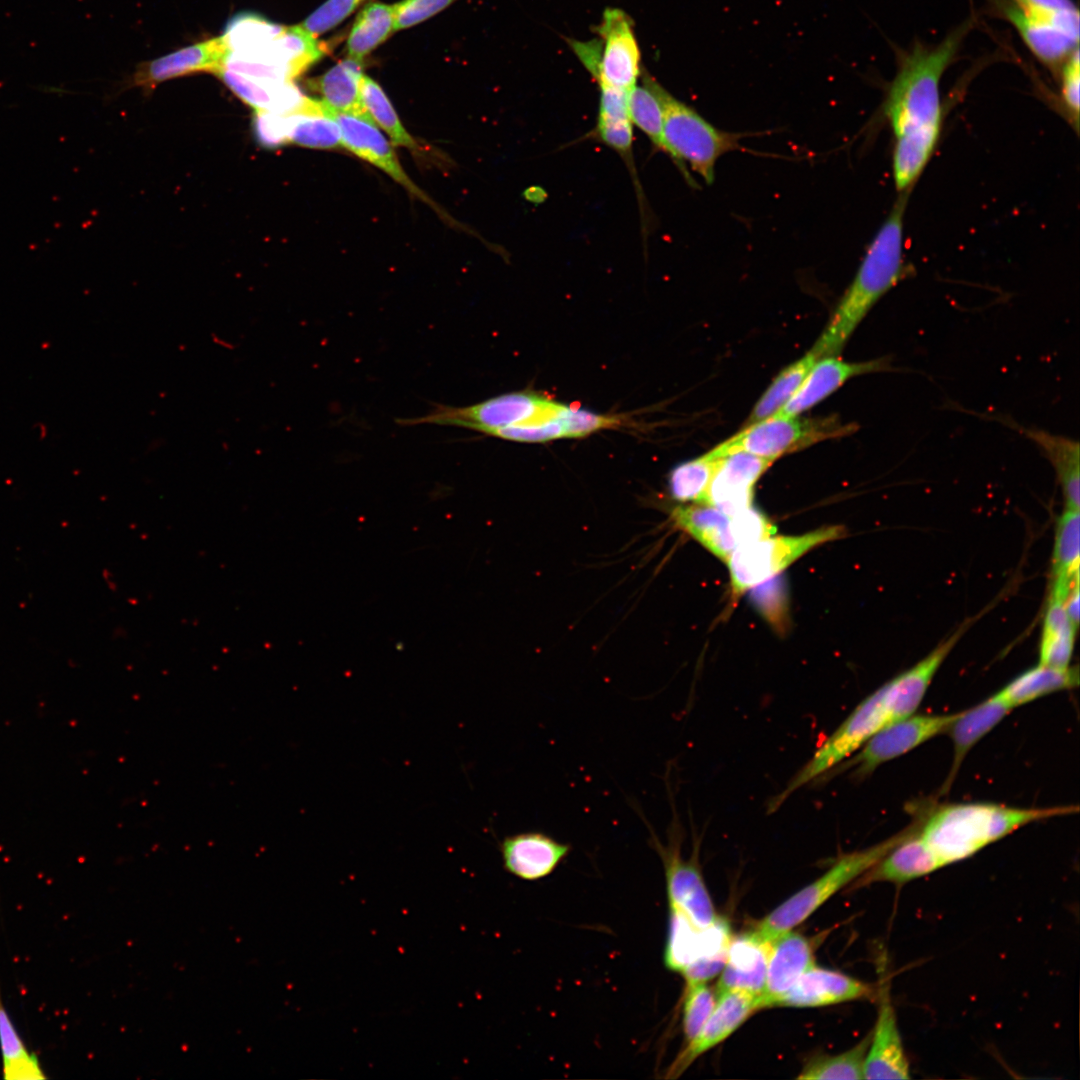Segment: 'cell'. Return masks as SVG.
<instances>
[{
  "instance_id": "6da1fadb",
  "label": "cell",
  "mask_w": 1080,
  "mask_h": 1080,
  "mask_svg": "<svg viewBox=\"0 0 1080 1080\" xmlns=\"http://www.w3.org/2000/svg\"><path fill=\"white\" fill-rule=\"evenodd\" d=\"M969 23L935 45L916 43L899 60L884 113L894 136L892 171L898 193L912 191L933 156L943 125L940 84Z\"/></svg>"
},
{
  "instance_id": "7a4b0ae2",
  "label": "cell",
  "mask_w": 1080,
  "mask_h": 1080,
  "mask_svg": "<svg viewBox=\"0 0 1080 1080\" xmlns=\"http://www.w3.org/2000/svg\"><path fill=\"white\" fill-rule=\"evenodd\" d=\"M909 195L898 193L854 279L811 349L818 358L837 356L870 309L906 277L903 228Z\"/></svg>"
},
{
  "instance_id": "3957f363",
  "label": "cell",
  "mask_w": 1080,
  "mask_h": 1080,
  "mask_svg": "<svg viewBox=\"0 0 1080 1080\" xmlns=\"http://www.w3.org/2000/svg\"><path fill=\"white\" fill-rule=\"evenodd\" d=\"M1077 810L1074 806L1015 808L994 803L943 804L927 815L917 834L944 867L973 856L1029 823Z\"/></svg>"
},
{
  "instance_id": "277c9868",
  "label": "cell",
  "mask_w": 1080,
  "mask_h": 1080,
  "mask_svg": "<svg viewBox=\"0 0 1080 1080\" xmlns=\"http://www.w3.org/2000/svg\"><path fill=\"white\" fill-rule=\"evenodd\" d=\"M642 76L657 95L663 111L665 153L692 182L685 162L707 184L714 181L715 164L727 152L739 148L740 134L720 130L693 108L678 100L648 73Z\"/></svg>"
},
{
  "instance_id": "5b68a950",
  "label": "cell",
  "mask_w": 1080,
  "mask_h": 1080,
  "mask_svg": "<svg viewBox=\"0 0 1080 1080\" xmlns=\"http://www.w3.org/2000/svg\"><path fill=\"white\" fill-rule=\"evenodd\" d=\"M914 830L915 827H912L873 846L842 855L823 875L765 916L756 927V932L764 939L773 941L781 934L792 930L804 922L831 896L871 868Z\"/></svg>"
},
{
  "instance_id": "8992f818",
  "label": "cell",
  "mask_w": 1080,
  "mask_h": 1080,
  "mask_svg": "<svg viewBox=\"0 0 1080 1080\" xmlns=\"http://www.w3.org/2000/svg\"><path fill=\"white\" fill-rule=\"evenodd\" d=\"M569 407L534 393L500 395L463 407L436 404L423 416L399 419L403 426L433 424L467 428L491 435L513 425H537L560 418Z\"/></svg>"
},
{
  "instance_id": "52a82bcc",
  "label": "cell",
  "mask_w": 1080,
  "mask_h": 1080,
  "mask_svg": "<svg viewBox=\"0 0 1080 1080\" xmlns=\"http://www.w3.org/2000/svg\"><path fill=\"white\" fill-rule=\"evenodd\" d=\"M856 430L837 416L802 418L771 416L747 425L739 433L720 443L709 452L715 459L735 452H747L758 457L777 458L818 442L847 436Z\"/></svg>"
},
{
  "instance_id": "ba28073f",
  "label": "cell",
  "mask_w": 1080,
  "mask_h": 1080,
  "mask_svg": "<svg viewBox=\"0 0 1080 1080\" xmlns=\"http://www.w3.org/2000/svg\"><path fill=\"white\" fill-rule=\"evenodd\" d=\"M843 533L840 526H830L798 536L771 535L737 546L726 562L733 595L737 597L777 576L809 550L836 540Z\"/></svg>"
},
{
  "instance_id": "9c48e42d",
  "label": "cell",
  "mask_w": 1080,
  "mask_h": 1080,
  "mask_svg": "<svg viewBox=\"0 0 1080 1080\" xmlns=\"http://www.w3.org/2000/svg\"><path fill=\"white\" fill-rule=\"evenodd\" d=\"M647 827L651 834L649 842L664 866L670 908L680 912L697 928L709 926L718 916L698 865V841L694 840L692 857L684 859L681 854L684 831L675 812L667 831L666 844L660 841L649 825Z\"/></svg>"
},
{
  "instance_id": "30bf717a",
  "label": "cell",
  "mask_w": 1080,
  "mask_h": 1080,
  "mask_svg": "<svg viewBox=\"0 0 1080 1080\" xmlns=\"http://www.w3.org/2000/svg\"><path fill=\"white\" fill-rule=\"evenodd\" d=\"M960 712L938 715H910L891 722L874 734L846 763L852 776L863 779L877 767L893 760L931 738L947 732Z\"/></svg>"
},
{
  "instance_id": "8fae6325",
  "label": "cell",
  "mask_w": 1080,
  "mask_h": 1080,
  "mask_svg": "<svg viewBox=\"0 0 1080 1080\" xmlns=\"http://www.w3.org/2000/svg\"><path fill=\"white\" fill-rule=\"evenodd\" d=\"M597 32L602 42L599 64L592 76L599 85L630 91L641 75V54L632 19L621 9L607 8Z\"/></svg>"
},
{
  "instance_id": "7c38bea8",
  "label": "cell",
  "mask_w": 1080,
  "mask_h": 1080,
  "mask_svg": "<svg viewBox=\"0 0 1080 1080\" xmlns=\"http://www.w3.org/2000/svg\"><path fill=\"white\" fill-rule=\"evenodd\" d=\"M321 112L324 117L330 118L338 124L342 146L361 159L383 170L412 195L438 210L433 201L405 173L391 144L371 118L333 111L325 106L322 101Z\"/></svg>"
},
{
  "instance_id": "4fadbf2b",
  "label": "cell",
  "mask_w": 1080,
  "mask_h": 1080,
  "mask_svg": "<svg viewBox=\"0 0 1080 1080\" xmlns=\"http://www.w3.org/2000/svg\"><path fill=\"white\" fill-rule=\"evenodd\" d=\"M762 1009L761 995L744 990H726L717 994L715 1007L698 1035L686 1043L667 1077L683 1073L701 1054L728 1038L753 1013Z\"/></svg>"
},
{
  "instance_id": "5bb4252c",
  "label": "cell",
  "mask_w": 1080,
  "mask_h": 1080,
  "mask_svg": "<svg viewBox=\"0 0 1080 1080\" xmlns=\"http://www.w3.org/2000/svg\"><path fill=\"white\" fill-rule=\"evenodd\" d=\"M877 989L878 1014L870 1032L864 1079H910V1063L901 1037L889 986Z\"/></svg>"
},
{
  "instance_id": "9a60e30c",
  "label": "cell",
  "mask_w": 1080,
  "mask_h": 1080,
  "mask_svg": "<svg viewBox=\"0 0 1080 1080\" xmlns=\"http://www.w3.org/2000/svg\"><path fill=\"white\" fill-rule=\"evenodd\" d=\"M773 462L742 451L721 458L704 504L729 516L748 509L751 507L755 483Z\"/></svg>"
},
{
  "instance_id": "2e32d148",
  "label": "cell",
  "mask_w": 1080,
  "mask_h": 1080,
  "mask_svg": "<svg viewBox=\"0 0 1080 1080\" xmlns=\"http://www.w3.org/2000/svg\"><path fill=\"white\" fill-rule=\"evenodd\" d=\"M877 988L841 972L811 967L772 1007H821L843 1002L875 1000Z\"/></svg>"
},
{
  "instance_id": "e0dca14e",
  "label": "cell",
  "mask_w": 1080,
  "mask_h": 1080,
  "mask_svg": "<svg viewBox=\"0 0 1080 1080\" xmlns=\"http://www.w3.org/2000/svg\"><path fill=\"white\" fill-rule=\"evenodd\" d=\"M890 368L888 357L865 362H846L836 356L819 358L793 397L772 416H798L824 400L850 378Z\"/></svg>"
},
{
  "instance_id": "ac0fdd59",
  "label": "cell",
  "mask_w": 1080,
  "mask_h": 1080,
  "mask_svg": "<svg viewBox=\"0 0 1080 1080\" xmlns=\"http://www.w3.org/2000/svg\"><path fill=\"white\" fill-rule=\"evenodd\" d=\"M504 869L522 880L547 877L569 855L571 846L541 831L503 838L499 845Z\"/></svg>"
},
{
  "instance_id": "d6986e66",
  "label": "cell",
  "mask_w": 1080,
  "mask_h": 1080,
  "mask_svg": "<svg viewBox=\"0 0 1080 1080\" xmlns=\"http://www.w3.org/2000/svg\"><path fill=\"white\" fill-rule=\"evenodd\" d=\"M999 15L1014 27L1025 46L1039 62L1058 70L1079 47V35L1045 18L1026 14L1006 0H996Z\"/></svg>"
},
{
  "instance_id": "ffe728a7",
  "label": "cell",
  "mask_w": 1080,
  "mask_h": 1080,
  "mask_svg": "<svg viewBox=\"0 0 1080 1080\" xmlns=\"http://www.w3.org/2000/svg\"><path fill=\"white\" fill-rule=\"evenodd\" d=\"M942 867L941 861L915 828L907 838L853 881L850 888H862L879 882L901 886Z\"/></svg>"
},
{
  "instance_id": "44dd1931",
  "label": "cell",
  "mask_w": 1080,
  "mask_h": 1080,
  "mask_svg": "<svg viewBox=\"0 0 1080 1080\" xmlns=\"http://www.w3.org/2000/svg\"><path fill=\"white\" fill-rule=\"evenodd\" d=\"M969 624L967 620L917 664L887 682L889 723L916 712L937 670Z\"/></svg>"
},
{
  "instance_id": "7402d4cb",
  "label": "cell",
  "mask_w": 1080,
  "mask_h": 1080,
  "mask_svg": "<svg viewBox=\"0 0 1080 1080\" xmlns=\"http://www.w3.org/2000/svg\"><path fill=\"white\" fill-rule=\"evenodd\" d=\"M771 946L772 941L764 939L756 930L731 939L717 994L736 989L761 995Z\"/></svg>"
},
{
  "instance_id": "603a6c76",
  "label": "cell",
  "mask_w": 1080,
  "mask_h": 1080,
  "mask_svg": "<svg viewBox=\"0 0 1080 1080\" xmlns=\"http://www.w3.org/2000/svg\"><path fill=\"white\" fill-rule=\"evenodd\" d=\"M814 965L813 948L808 938L792 930L775 938L761 993L762 1008H771L774 1001Z\"/></svg>"
},
{
  "instance_id": "cb8c5ba5",
  "label": "cell",
  "mask_w": 1080,
  "mask_h": 1080,
  "mask_svg": "<svg viewBox=\"0 0 1080 1080\" xmlns=\"http://www.w3.org/2000/svg\"><path fill=\"white\" fill-rule=\"evenodd\" d=\"M226 53L227 48L221 37L198 42L141 65L135 81L139 85L152 87L193 72L217 74L223 68Z\"/></svg>"
},
{
  "instance_id": "d4e9b609",
  "label": "cell",
  "mask_w": 1080,
  "mask_h": 1080,
  "mask_svg": "<svg viewBox=\"0 0 1080 1080\" xmlns=\"http://www.w3.org/2000/svg\"><path fill=\"white\" fill-rule=\"evenodd\" d=\"M670 514L676 527L724 562L738 546L732 517L711 505H679Z\"/></svg>"
},
{
  "instance_id": "484cf974",
  "label": "cell",
  "mask_w": 1080,
  "mask_h": 1080,
  "mask_svg": "<svg viewBox=\"0 0 1080 1080\" xmlns=\"http://www.w3.org/2000/svg\"><path fill=\"white\" fill-rule=\"evenodd\" d=\"M216 75L255 111L298 114L304 111L308 100V97L302 95L290 82L260 80L225 68Z\"/></svg>"
},
{
  "instance_id": "4316f807",
  "label": "cell",
  "mask_w": 1080,
  "mask_h": 1080,
  "mask_svg": "<svg viewBox=\"0 0 1080 1080\" xmlns=\"http://www.w3.org/2000/svg\"><path fill=\"white\" fill-rule=\"evenodd\" d=\"M1005 424L1032 440L1053 465L1063 490L1065 509L1079 510L1080 453L1077 440L1038 428L1021 426L1013 421Z\"/></svg>"
},
{
  "instance_id": "83f0119b",
  "label": "cell",
  "mask_w": 1080,
  "mask_h": 1080,
  "mask_svg": "<svg viewBox=\"0 0 1080 1080\" xmlns=\"http://www.w3.org/2000/svg\"><path fill=\"white\" fill-rule=\"evenodd\" d=\"M1011 710L1012 708L994 694L969 710L959 713L946 732L950 735L953 744V761L943 785V791L951 787L964 758L972 747Z\"/></svg>"
},
{
  "instance_id": "f1b7e54d",
  "label": "cell",
  "mask_w": 1080,
  "mask_h": 1080,
  "mask_svg": "<svg viewBox=\"0 0 1080 1080\" xmlns=\"http://www.w3.org/2000/svg\"><path fill=\"white\" fill-rule=\"evenodd\" d=\"M1079 510L1065 509L1056 524L1049 598L1065 601L1079 584Z\"/></svg>"
},
{
  "instance_id": "f546056e",
  "label": "cell",
  "mask_w": 1080,
  "mask_h": 1080,
  "mask_svg": "<svg viewBox=\"0 0 1080 1080\" xmlns=\"http://www.w3.org/2000/svg\"><path fill=\"white\" fill-rule=\"evenodd\" d=\"M362 63L346 58L313 79L311 86L322 96L329 109L370 118L361 98Z\"/></svg>"
},
{
  "instance_id": "4dcf8cb0",
  "label": "cell",
  "mask_w": 1080,
  "mask_h": 1080,
  "mask_svg": "<svg viewBox=\"0 0 1080 1080\" xmlns=\"http://www.w3.org/2000/svg\"><path fill=\"white\" fill-rule=\"evenodd\" d=\"M1078 684L1077 667L1055 668L1038 664L1009 682L996 696L1013 709L1048 694L1077 687Z\"/></svg>"
},
{
  "instance_id": "1f68e13d",
  "label": "cell",
  "mask_w": 1080,
  "mask_h": 1080,
  "mask_svg": "<svg viewBox=\"0 0 1080 1080\" xmlns=\"http://www.w3.org/2000/svg\"><path fill=\"white\" fill-rule=\"evenodd\" d=\"M394 31V7L370 1L358 13L347 38V58L363 63Z\"/></svg>"
},
{
  "instance_id": "d6a6232c",
  "label": "cell",
  "mask_w": 1080,
  "mask_h": 1080,
  "mask_svg": "<svg viewBox=\"0 0 1080 1080\" xmlns=\"http://www.w3.org/2000/svg\"><path fill=\"white\" fill-rule=\"evenodd\" d=\"M1065 601L1049 598L1040 640L1039 664L1067 668L1073 654L1077 627L1070 620Z\"/></svg>"
},
{
  "instance_id": "836d02e7",
  "label": "cell",
  "mask_w": 1080,
  "mask_h": 1080,
  "mask_svg": "<svg viewBox=\"0 0 1080 1080\" xmlns=\"http://www.w3.org/2000/svg\"><path fill=\"white\" fill-rule=\"evenodd\" d=\"M0 1051L3 1078L7 1080L46 1079L37 1056L26 1047L7 1012L0 992Z\"/></svg>"
},
{
  "instance_id": "e575fe53",
  "label": "cell",
  "mask_w": 1080,
  "mask_h": 1080,
  "mask_svg": "<svg viewBox=\"0 0 1080 1080\" xmlns=\"http://www.w3.org/2000/svg\"><path fill=\"white\" fill-rule=\"evenodd\" d=\"M818 359L810 350L784 368L760 397L746 424L764 420L779 411L793 397Z\"/></svg>"
},
{
  "instance_id": "d590c367",
  "label": "cell",
  "mask_w": 1080,
  "mask_h": 1080,
  "mask_svg": "<svg viewBox=\"0 0 1080 1080\" xmlns=\"http://www.w3.org/2000/svg\"><path fill=\"white\" fill-rule=\"evenodd\" d=\"M284 27L254 12H240L226 23L221 36L227 52L245 54L259 49L278 37Z\"/></svg>"
},
{
  "instance_id": "8d00e7d4",
  "label": "cell",
  "mask_w": 1080,
  "mask_h": 1080,
  "mask_svg": "<svg viewBox=\"0 0 1080 1080\" xmlns=\"http://www.w3.org/2000/svg\"><path fill=\"white\" fill-rule=\"evenodd\" d=\"M720 459H715L706 453L674 467L668 478L671 497L683 504L688 502L704 504Z\"/></svg>"
},
{
  "instance_id": "74e56055",
  "label": "cell",
  "mask_w": 1080,
  "mask_h": 1080,
  "mask_svg": "<svg viewBox=\"0 0 1080 1080\" xmlns=\"http://www.w3.org/2000/svg\"><path fill=\"white\" fill-rule=\"evenodd\" d=\"M870 1033L854 1047L837 1055H824L811 1059L803 1067L798 1079H864L865 1059L870 1043Z\"/></svg>"
},
{
  "instance_id": "f35d334b",
  "label": "cell",
  "mask_w": 1080,
  "mask_h": 1080,
  "mask_svg": "<svg viewBox=\"0 0 1080 1080\" xmlns=\"http://www.w3.org/2000/svg\"><path fill=\"white\" fill-rule=\"evenodd\" d=\"M703 929L670 908L669 933L664 953L667 968L681 973L689 964L703 957Z\"/></svg>"
},
{
  "instance_id": "ab89813d",
  "label": "cell",
  "mask_w": 1080,
  "mask_h": 1080,
  "mask_svg": "<svg viewBox=\"0 0 1080 1080\" xmlns=\"http://www.w3.org/2000/svg\"><path fill=\"white\" fill-rule=\"evenodd\" d=\"M361 98L372 121L386 132L393 144L420 152V146L406 131L385 92L365 74L361 81Z\"/></svg>"
},
{
  "instance_id": "60d3db41",
  "label": "cell",
  "mask_w": 1080,
  "mask_h": 1080,
  "mask_svg": "<svg viewBox=\"0 0 1080 1080\" xmlns=\"http://www.w3.org/2000/svg\"><path fill=\"white\" fill-rule=\"evenodd\" d=\"M642 82L641 86L635 85L629 92V118L632 125L637 126L657 149L665 153L661 103L643 76Z\"/></svg>"
},
{
  "instance_id": "b9f144b4",
  "label": "cell",
  "mask_w": 1080,
  "mask_h": 1080,
  "mask_svg": "<svg viewBox=\"0 0 1080 1080\" xmlns=\"http://www.w3.org/2000/svg\"><path fill=\"white\" fill-rule=\"evenodd\" d=\"M287 115L289 143L315 149H332L341 145L340 128L334 120L320 115Z\"/></svg>"
},
{
  "instance_id": "7bdbcfd3",
  "label": "cell",
  "mask_w": 1080,
  "mask_h": 1080,
  "mask_svg": "<svg viewBox=\"0 0 1080 1080\" xmlns=\"http://www.w3.org/2000/svg\"><path fill=\"white\" fill-rule=\"evenodd\" d=\"M364 0H327L297 26L310 41L330 31L352 14Z\"/></svg>"
},
{
  "instance_id": "ee69618b",
  "label": "cell",
  "mask_w": 1080,
  "mask_h": 1080,
  "mask_svg": "<svg viewBox=\"0 0 1080 1080\" xmlns=\"http://www.w3.org/2000/svg\"><path fill=\"white\" fill-rule=\"evenodd\" d=\"M715 1004L714 994L705 983L687 984L682 1021L686 1043L698 1035Z\"/></svg>"
},
{
  "instance_id": "f6af8a7d",
  "label": "cell",
  "mask_w": 1080,
  "mask_h": 1080,
  "mask_svg": "<svg viewBox=\"0 0 1080 1080\" xmlns=\"http://www.w3.org/2000/svg\"><path fill=\"white\" fill-rule=\"evenodd\" d=\"M1020 11L1048 19L1079 35V10L1073 0H1006Z\"/></svg>"
},
{
  "instance_id": "bcb514c9",
  "label": "cell",
  "mask_w": 1080,
  "mask_h": 1080,
  "mask_svg": "<svg viewBox=\"0 0 1080 1080\" xmlns=\"http://www.w3.org/2000/svg\"><path fill=\"white\" fill-rule=\"evenodd\" d=\"M750 590L751 597L760 613L776 630L783 631L787 618V606L782 580L774 576Z\"/></svg>"
},
{
  "instance_id": "7dc6e473",
  "label": "cell",
  "mask_w": 1080,
  "mask_h": 1080,
  "mask_svg": "<svg viewBox=\"0 0 1080 1080\" xmlns=\"http://www.w3.org/2000/svg\"><path fill=\"white\" fill-rule=\"evenodd\" d=\"M1080 56L1079 47L1076 48L1065 60L1059 69L1060 72V96L1065 116L1072 128L1078 133L1079 130V106H1080Z\"/></svg>"
},
{
  "instance_id": "c3c4849f",
  "label": "cell",
  "mask_w": 1080,
  "mask_h": 1080,
  "mask_svg": "<svg viewBox=\"0 0 1080 1080\" xmlns=\"http://www.w3.org/2000/svg\"><path fill=\"white\" fill-rule=\"evenodd\" d=\"M593 134L600 142L621 155L636 177L632 157L633 125L630 119H597Z\"/></svg>"
},
{
  "instance_id": "681fc988",
  "label": "cell",
  "mask_w": 1080,
  "mask_h": 1080,
  "mask_svg": "<svg viewBox=\"0 0 1080 1080\" xmlns=\"http://www.w3.org/2000/svg\"><path fill=\"white\" fill-rule=\"evenodd\" d=\"M457 0H401L394 7V31L410 28L436 15Z\"/></svg>"
},
{
  "instance_id": "f907efd6",
  "label": "cell",
  "mask_w": 1080,
  "mask_h": 1080,
  "mask_svg": "<svg viewBox=\"0 0 1080 1080\" xmlns=\"http://www.w3.org/2000/svg\"><path fill=\"white\" fill-rule=\"evenodd\" d=\"M565 438H581L601 429L616 427L621 421L616 416L600 415L588 410L568 408L561 416Z\"/></svg>"
},
{
  "instance_id": "816d5d0a",
  "label": "cell",
  "mask_w": 1080,
  "mask_h": 1080,
  "mask_svg": "<svg viewBox=\"0 0 1080 1080\" xmlns=\"http://www.w3.org/2000/svg\"><path fill=\"white\" fill-rule=\"evenodd\" d=\"M492 436L519 442H546L565 438L561 417L537 425H513L495 430Z\"/></svg>"
},
{
  "instance_id": "f5cc1de1",
  "label": "cell",
  "mask_w": 1080,
  "mask_h": 1080,
  "mask_svg": "<svg viewBox=\"0 0 1080 1080\" xmlns=\"http://www.w3.org/2000/svg\"><path fill=\"white\" fill-rule=\"evenodd\" d=\"M257 141L267 148L289 143L288 115L270 111H255L253 120Z\"/></svg>"
},
{
  "instance_id": "db71d44e",
  "label": "cell",
  "mask_w": 1080,
  "mask_h": 1080,
  "mask_svg": "<svg viewBox=\"0 0 1080 1080\" xmlns=\"http://www.w3.org/2000/svg\"><path fill=\"white\" fill-rule=\"evenodd\" d=\"M731 517L738 546L769 537L775 532L774 526L765 516L752 507Z\"/></svg>"
},
{
  "instance_id": "11a10c76",
  "label": "cell",
  "mask_w": 1080,
  "mask_h": 1080,
  "mask_svg": "<svg viewBox=\"0 0 1080 1080\" xmlns=\"http://www.w3.org/2000/svg\"><path fill=\"white\" fill-rule=\"evenodd\" d=\"M600 87L598 118L600 120L630 119L628 112L629 92L605 85Z\"/></svg>"
},
{
  "instance_id": "9f6ffc18",
  "label": "cell",
  "mask_w": 1080,
  "mask_h": 1080,
  "mask_svg": "<svg viewBox=\"0 0 1080 1080\" xmlns=\"http://www.w3.org/2000/svg\"><path fill=\"white\" fill-rule=\"evenodd\" d=\"M727 953L712 957H701L689 964L681 974L687 984L705 983L721 973L726 963Z\"/></svg>"
},
{
  "instance_id": "6f0895ef",
  "label": "cell",
  "mask_w": 1080,
  "mask_h": 1080,
  "mask_svg": "<svg viewBox=\"0 0 1080 1080\" xmlns=\"http://www.w3.org/2000/svg\"><path fill=\"white\" fill-rule=\"evenodd\" d=\"M1065 609L1073 624L1078 627L1079 623V584L1075 585L1065 600Z\"/></svg>"
}]
</instances>
